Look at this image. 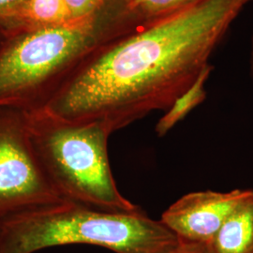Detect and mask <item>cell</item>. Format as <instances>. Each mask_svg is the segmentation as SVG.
Returning a JSON list of instances; mask_svg holds the SVG:
<instances>
[{
	"instance_id": "obj_3",
	"label": "cell",
	"mask_w": 253,
	"mask_h": 253,
	"mask_svg": "<svg viewBox=\"0 0 253 253\" xmlns=\"http://www.w3.org/2000/svg\"><path fill=\"white\" fill-rule=\"evenodd\" d=\"M178 238L143 210L117 212L60 202L0 222V253L91 245L116 253H163Z\"/></svg>"
},
{
	"instance_id": "obj_5",
	"label": "cell",
	"mask_w": 253,
	"mask_h": 253,
	"mask_svg": "<svg viewBox=\"0 0 253 253\" xmlns=\"http://www.w3.org/2000/svg\"><path fill=\"white\" fill-rule=\"evenodd\" d=\"M60 202L37 159L27 112L0 107V222Z\"/></svg>"
},
{
	"instance_id": "obj_11",
	"label": "cell",
	"mask_w": 253,
	"mask_h": 253,
	"mask_svg": "<svg viewBox=\"0 0 253 253\" xmlns=\"http://www.w3.org/2000/svg\"><path fill=\"white\" fill-rule=\"evenodd\" d=\"M108 0H64L71 20L84 18L99 11Z\"/></svg>"
},
{
	"instance_id": "obj_4",
	"label": "cell",
	"mask_w": 253,
	"mask_h": 253,
	"mask_svg": "<svg viewBox=\"0 0 253 253\" xmlns=\"http://www.w3.org/2000/svg\"><path fill=\"white\" fill-rule=\"evenodd\" d=\"M27 112L28 134L46 178L65 202L88 208L142 210L118 190L109 163L113 133L99 122H72L38 109Z\"/></svg>"
},
{
	"instance_id": "obj_8",
	"label": "cell",
	"mask_w": 253,
	"mask_h": 253,
	"mask_svg": "<svg viewBox=\"0 0 253 253\" xmlns=\"http://www.w3.org/2000/svg\"><path fill=\"white\" fill-rule=\"evenodd\" d=\"M70 20L64 0H27L7 36L25 30L59 26Z\"/></svg>"
},
{
	"instance_id": "obj_13",
	"label": "cell",
	"mask_w": 253,
	"mask_h": 253,
	"mask_svg": "<svg viewBox=\"0 0 253 253\" xmlns=\"http://www.w3.org/2000/svg\"><path fill=\"white\" fill-rule=\"evenodd\" d=\"M163 253H216L210 243L178 240L177 244Z\"/></svg>"
},
{
	"instance_id": "obj_12",
	"label": "cell",
	"mask_w": 253,
	"mask_h": 253,
	"mask_svg": "<svg viewBox=\"0 0 253 253\" xmlns=\"http://www.w3.org/2000/svg\"><path fill=\"white\" fill-rule=\"evenodd\" d=\"M27 0H0V28L8 35Z\"/></svg>"
},
{
	"instance_id": "obj_7",
	"label": "cell",
	"mask_w": 253,
	"mask_h": 253,
	"mask_svg": "<svg viewBox=\"0 0 253 253\" xmlns=\"http://www.w3.org/2000/svg\"><path fill=\"white\" fill-rule=\"evenodd\" d=\"M216 253H253V190H249L210 242Z\"/></svg>"
},
{
	"instance_id": "obj_9",
	"label": "cell",
	"mask_w": 253,
	"mask_h": 253,
	"mask_svg": "<svg viewBox=\"0 0 253 253\" xmlns=\"http://www.w3.org/2000/svg\"><path fill=\"white\" fill-rule=\"evenodd\" d=\"M212 71V66L209 65L200 74L197 80L193 83L187 91H185L178 99L172 103V106L165 111V114L160 118L155 126L156 133L159 137L166 135L173 126L186 118L190 112L196 108L207 98L205 88L206 83Z\"/></svg>"
},
{
	"instance_id": "obj_6",
	"label": "cell",
	"mask_w": 253,
	"mask_h": 253,
	"mask_svg": "<svg viewBox=\"0 0 253 253\" xmlns=\"http://www.w3.org/2000/svg\"><path fill=\"white\" fill-rule=\"evenodd\" d=\"M248 190L191 192L167 208L160 220L178 240L210 243Z\"/></svg>"
},
{
	"instance_id": "obj_10",
	"label": "cell",
	"mask_w": 253,
	"mask_h": 253,
	"mask_svg": "<svg viewBox=\"0 0 253 253\" xmlns=\"http://www.w3.org/2000/svg\"><path fill=\"white\" fill-rule=\"evenodd\" d=\"M188 0H124L128 17L136 27L178 8Z\"/></svg>"
},
{
	"instance_id": "obj_15",
	"label": "cell",
	"mask_w": 253,
	"mask_h": 253,
	"mask_svg": "<svg viewBox=\"0 0 253 253\" xmlns=\"http://www.w3.org/2000/svg\"><path fill=\"white\" fill-rule=\"evenodd\" d=\"M7 34L0 28V50H1V48L3 47L4 45V43H5V42H6V40H7Z\"/></svg>"
},
{
	"instance_id": "obj_14",
	"label": "cell",
	"mask_w": 253,
	"mask_h": 253,
	"mask_svg": "<svg viewBox=\"0 0 253 253\" xmlns=\"http://www.w3.org/2000/svg\"><path fill=\"white\" fill-rule=\"evenodd\" d=\"M250 73L253 84V34L251 42V50H250Z\"/></svg>"
},
{
	"instance_id": "obj_2",
	"label": "cell",
	"mask_w": 253,
	"mask_h": 253,
	"mask_svg": "<svg viewBox=\"0 0 253 253\" xmlns=\"http://www.w3.org/2000/svg\"><path fill=\"white\" fill-rule=\"evenodd\" d=\"M133 28L124 0H108L90 16L9 35L0 50V107L44 108L87 54Z\"/></svg>"
},
{
	"instance_id": "obj_1",
	"label": "cell",
	"mask_w": 253,
	"mask_h": 253,
	"mask_svg": "<svg viewBox=\"0 0 253 253\" xmlns=\"http://www.w3.org/2000/svg\"><path fill=\"white\" fill-rule=\"evenodd\" d=\"M253 1L188 0L110 40L82 60L43 109L72 122H99L112 132L167 111L210 65Z\"/></svg>"
}]
</instances>
